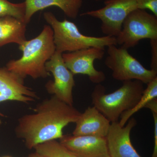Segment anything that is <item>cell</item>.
I'll return each mask as SVG.
<instances>
[{
    "instance_id": "7c38bea8",
    "label": "cell",
    "mask_w": 157,
    "mask_h": 157,
    "mask_svg": "<svg viewBox=\"0 0 157 157\" xmlns=\"http://www.w3.org/2000/svg\"><path fill=\"white\" fill-rule=\"evenodd\" d=\"M24 79L5 67L0 68V96L8 101L28 103L38 98L36 92L26 86Z\"/></svg>"
},
{
    "instance_id": "484cf974",
    "label": "cell",
    "mask_w": 157,
    "mask_h": 157,
    "mask_svg": "<svg viewBox=\"0 0 157 157\" xmlns=\"http://www.w3.org/2000/svg\"><path fill=\"white\" fill-rule=\"evenodd\" d=\"M11 157L9 156H4V157Z\"/></svg>"
},
{
    "instance_id": "52a82bcc",
    "label": "cell",
    "mask_w": 157,
    "mask_h": 157,
    "mask_svg": "<svg viewBox=\"0 0 157 157\" xmlns=\"http://www.w3.org/2000/svg\"><path fill=\"white\" fill-rule=\"evenodd\" d=\"M104 6L97 10L86 11L81 16L98 18L101 21V30L105 36L117 37L123 23L132 11L137 9L136 0H105Z\"/></svg>"
},
{
    "instance_id": "ba28073f",
    "label": "cell",
    "mask_w": 157,
    "mask_h": 157,
    "mask_svg": "<svg viewBox=\"0 0 157 157\" xmlns=\"http://www.w3.org/2000/svg\"><path fill=\"white\" fill-rule=\"evenodd\" d=\"M47 72L53 76L54 80H49L45 86L49 94L73 106V90L75 86L74 75L65 65L62 53L56 51L45 63Z\"/></svg>"
},
{
    "instance_id": "4316f807",
    "label": "cell",
    "mask_w": 157,
    "mask_h": 157,
    "mask_svg": "<svg viewBox=\"0 0 157 157\" xmlns=\"http://www.w3.org/2000/svg\"></svg>"
},
{
    "instance_id": "6da1fadb",
    "label": "cell",
    "mask_w": 157,
    "mask_h": 157,
    "mask_svg": "<svg viewBox=\"0 0 157 157\" xmlns=\"http://www.w3.org/2000/svg\"><path fill=\"white\" fill-rule=\"evenodd\" d=\"M80 114L73 106L52 96L38 104L34 113L18 119L15 135L24 140L27 148L32 149L40 144L61 138L64 128L75 123Z\"/></svg>"
},
{
    "instance_id": "d4e9b609",
    "label": "cell",
    "mask_w": 157,
    "mask_h": 157,
    "mask_svg": "<svg viewBox=\"0 0 157 157\" xmlns=\"http://www.w3.org/2000/svg\"><path fill=\"white\" fill-rule=\"evenodd\" d=\"M96 1H98V2H99V1H103V0H95Z\"/></svg>"
},
{
    "instance_id": "d6986e66",
    "label": "cell",
    "mask_w": 157,
    "mask_h": 157,
    "mask_svg": "<svg viewBox=\"0 0 157 157\" xmlns=\"http://www.w3.org/2000/svg\"><path fill=\"white\" fill-rule=\"evenodd\" d=\"M137 9L150 10L157 17V0H136Z\"/></svg>"
},
{
    "instance_id": "ffe728a7",
    "label": "cell",
    "mask_w": 157,
    "mask_h": 157,
    "mask_svg": "<svg viewBox=\"0 0 157 157\" xmlns=\"http://www.w3.org/2000/svg\"><path fill=\"white\" fill-rule=\"evenodd\" d=\"M151 50V69L157 70V39L150 40Z\"/></svg>"
},
{
    "instance_id": "e0dca14e",
    "label": "cell",
    "mask_w": 157,
    "mask_h": 157,
    "mask_svg": "<svg viewBox=\"0 0 157 157\" xmlns=\"http://www.w3.org/2000/svg\"><path fill=\"white\" fill-rule=\"evenodd\" d=\"M35 151L46 157H78L56 140L38 144Z\"/></svg>"
},
{
    "instance_id": "3957f363",
    "label": "cell",
    "mask_w": 157,
    "mask_h": 157,
    "mask_svg": "<svg viewBox=\"0 0 157 157\" xmlns=\"http://www.w3.org/2000/svg\"><path fill=\"white\" fill-rule=\"evenodd\" d=\"M143 84L137 80L124 81L118 89L107 94L104 86L97 84L91 94L93 105L110 123L118 122L123 113L132 109L140 100Z\"/></svg>"
},
{
    "instance_id": "5b68a950",
    "label": "cell",
    "mask_w": 157,
    "mask_h": 157,
    "mask_svg": "<svg viewBox=\"0 0 157 157\" xmlns=\"http://www.w3.org/2000/svg\"><path fill=\"white\" fill-rule=\"evenodd\" d=\"M107 52L105 64L111 70L113 78L116 80H137L147 84L157 78V70L144 67L126 48L111 45L107 47Z\"/></svg>"
},
{
    "instance_id": "7402d4cb",
    "label": "cell",
    "mask_w": 157,
    "mask_h": 157,
    "mask_svg": "<svg viewBox=\"0 0 157 157\" xmlns=\"http://www.w3.org/2000/svg\"><path fill=\"white\" fill-rule=\"evenodd\" d=\"M145 108L150 109L151 112H157V98L150 101Z\"/></svg>"
},
{
    "instance_id": "30bf717a",
    "label": "cell",
    "mask_w": 157,
    "mask_h": 157,
    "mask_svg": "<svg viewBox=\"0 0 157 157\" xmlns=\"http://www.w3.org/2000/svg\"><path fill=\"white\" fill-rule=\"evenodd\" d=\"M136 124L134 118L130 119L123 127L118 121L111 123L106 137L110 157H141L132 145L130 138L131 131Z\"/></svg>"
},
{
    "instance_id": "44dd1931",
    "label": "cell",
    "mask_w": 157,
    "mask_h": 157,
    "mask_svg": "<svg viewBox=\"0 0 157 157\" xmlns=\"http://www.w3.org/2000/svg\"><path fill=\"white\" fill-rule=\"evenodd\" d=\"M154 121V148L151 157H157V112H151Z\"/></svg>"
},
{
    "instance_id": "7a4b0ae2",
    "label": "cell",
    "mask_w": 157,
    "mask_h": 157,
    "mask_svg": "<svg viewBox=\"0 0 157 157\" xmlns=\"http://www.w3.org/2000/svg\"><path fill=\"white\" fill-rule=\"evenodd\" d=\"M22 52L21 58L11 60L6 64L9 71L24 79L27 76L34 79L45 78L50 76L45 63L56 51L51 27L45 25L41 33L34 39L19 45Z\"/></svg>"
},
{
    "instance_id": "ac0fdd59",
    "label": "cell",
    "mask_w": 157,
    "mask_h": 157,
    "mask_svg": "<svg viewBox=\"0 0 157 157\" xmlns=\"http://www.w3.org/2000/svg\"><path fill=\"white\" fill-rule=\"evenodd\" d=\"M25 2L13 3L8 0H0V17L11 16L25 22Z\"/></svg>"
},
{
    "instance_id": "4fadbf2b",
    "label": "cell",
    "mask_w": 157,
    "mask_h": 157,
    "mask_svg": "<svg viewBox=\"0 0 157 157\" xmlns=\"http://www.w3.org/2000/svg\"><path fill=\"white\" fill-rule=\"evenodd\" d=\"M74 136L106 137L111 123L95 107H89L81 113L76 122Z\"/></svg>"
},
{
    "instance_id": "8fae6325",
    "label": "cell",
    "mask_w": 157,
    "mask_h": 157,
    "mask_svg": "<svg viewBox=\"0 0 157 157\" xmlns=\"http://www.w3.org/2000/svg\"><path fill=\"white\" fill-rule=\"evenodd\" d=\"M59 142L78 157H109L106 137L63 135Z\"/></svg>"
},
{
    "instance_id": "5bb4252c",
    "label": "cell",
    "mask_w": 157,
    "mask_h": 157,
    "mask_svg": "<svg viewBox=\"0 0 157 157\" xmlns=\"http://www.w3.org/2000/svg\"><path fill=\"white\" fill-rule=\"evenodd\" d=\"M82 2L83 0H25V22L27 25L35 13L52 6L58 7L68 17L75 19Z\"/></svg>"
},
{
    "instance_id": "2e32d148",
    "label": "cell",
    "mask_w": 157,
    "mask_h": 157,
    "mask_svg": "<svg viewBox=\"0 0 157 157\" xmlns=\"http://www.w3.org/2000/svg\"><path fill=\"white\" fill-rule=\"evenodd\" d=\"M147 85V87L144 90L141 98L135 107L122 113L121 120L119 122L121 127L125 126L133 114L142 108H145L150 101L157 98V77Z\"/></svg>"
},
{
    "instance_id": "603a6c76",
    "label": "cell",
    "mask_w": 157,
    "mask_h": 157,
    "mask_svg": "<svg viewBox=\"0 0 157 157\" xmlns=\"http://www.w3.org/2000/svg\"><path fill=\"white\" fill-rule=\"evenodd\" d=\"M24 157H46L36 152L35 151V152L31 153L29 155H28Z\"/></svg>"
},
{
    "instance_id": "9a60e30c",
    "label": "cell",
    "mask_w": 157,
    "mask_h": 157,
    "mask_svg": "<svg viewBox=\"0 0 157 157\" xmlns=\"http://www.w3.org/2000/svg\"><path fill=\"white\" fill-rule=\"evenodd\" d=\"M26 25L11 16L0 17V47L9 43L19 45L26 41Z\"/></svg>"
},
{
    "instance_id": "277c9868",
    "label": "cell",
    "mask_w": 157,
    "mask_h": 157,
    "mask_svg": "<svg viewBox=\"0 0 157 157\" xmlns=\"http://www.w3.org/2000/svg\"><path fill=\"white\" fill-rule=\"evenodd\" d=\"M43 17L53 31L56 51L62 54L92 47L105 49L110 45H117L115 37L86 36L74 23L67 19L59 20L50 11L45 12Z\"/></svg>"
},
{
    "instance_id": "cb8c5ba5",
    "label": "cell",
    "mask_w": 157,
    "mask_h": 157,
    "mask_svg": "<svg viewBox=\"0 0 157 157\" xmlns=\"http://www.w3.org/2000/svg\"><path fill=\"white\" fill-rule=\"evenodd\" d=\"M2 124V120H1V119H0V126H1V124Z\"/></svg>"
},
{
    "instance_id": "9c48e42d",
    "label": "cell",
    "mask_w": 157,
    "mask_h": 157,
    "mask_svg": "<svg viewBox=\"0 0 157 157\" xmlns=\"http://www.w3.org/2000/svg\"><path fill=\"white\" fill-rule=\"evenodd\" d=\"M105 55V49L92 47L73 52L62 54L63 60L68 69L73 75H87L90 80L95 84H101L106 79L104 72L96 70L94 62L101 60Z\"/></svg>"
},
{
    "instance_id": "8992f818",
    "label": "cell",
    "mask_w": 157,
    "mask_h": 157,
    "mask_svg": "<svg viewBox=\"0 0 157 157\" xmlns=\"http://www.w3.org/2000/svg\"><path fill=\"white\" fill-rule=\"evenodd\" d=\"M116 39L117 45L127 49L136 46L143 39H157V17L145 10H134L124 21Z\"/></svg>"
}]
</instances>
